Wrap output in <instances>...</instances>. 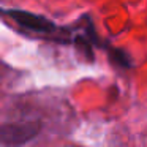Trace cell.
Returning <instances> with one entry per match:
<instances>
[{"label":"cell","instance_id":"6da1fadb","mask_svg":"<svg viewBox=\"0 0 147 147\" xmlns=\"http://www.w3.org/2000/svg\"><path fill=\"white\" fill-rule=\"evenodd\" d=\"M40 122L36 120H16L0 125V142L5 146L18 147L32 141L40 133Z\"/></svg>","mask_w":147,"mask_h":147},{"label":"cell","instance_id":"7a4b0ae2","mask_svg":"<svg viewBox=\"0 0 147 147\" xmlns=\"http://www.w3.org/2000/svg\"><path fill=\"white\" fill-rule=\"evenodd\" d=\"M8 14H10L19 26L26 27V29H29V30H33V32L49 33V32H52V30H55L54 24L43 16H36V14L27 13V11H19V10L8 11Z\"/></svg>","mask_w":147,"mask_h":147}]
</instances>
